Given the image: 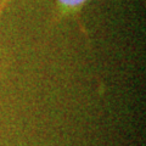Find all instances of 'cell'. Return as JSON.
I'll list each match as a JSON object with an SVG mask.
<instances>
[{
	"label": "cell",
	"mask_w": 146,
	"mask_h": 146,
	"mask_svg": "<svg viewBox=\"0 0 146 146\" xmlns=\"http://www.w3.org/2000/svg\"><path fill=\"white\" fill-rule=\"evenodd\" d=\"M84 1L85 0H60V3L66 6H78Z\"/></svg>",
	"instance_id": "obj_1"
}]
</instances>
